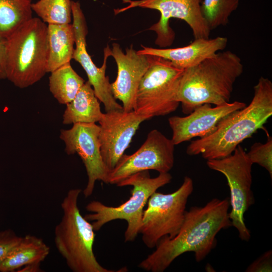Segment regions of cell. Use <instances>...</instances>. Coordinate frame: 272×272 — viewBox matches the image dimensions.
I'll return each mask as SVG.
<instances>
[{"mask_svg":"<svg viewBox=\"0 0 272 272\" xmlns=\"http://www.w3.org/2000/svg\"><path fill=\"white\" fill-rule=\"evenodd\" d=\"M229 207L228 198H214L202 207H192L186 211L176 236L162 238L155 250L138 266L148 271L163 272L176 258L187 252H194L196 262L202 261L215 247L218 233L232 226Z\"/></svg>","mask_w":272,"mask_h":272,"instance_id":"cell-1","label":"cell"},{"mask_svg":"<svg viewBox=\"0 0 272 272\" xmlns=\"http://www.w3.org/2000/svg\"><path fill=\"white\" fill-rule=\"evenodd\" d=\"M249 105L223 118L210 134L192 141L186 153L201 154L208 160L219 159L231 155L243 141L251 137L272 115V82L261 77L254 86Z\"/></svg>","mask_w":272,"mask_h":272,"instance_id":"cell-2","label":"cell"},{"mask_svg":"<svg viewBox=\"0 0 272 272\" xmlns=\"http://www.w3.org/2000/svg\"><path fill=\"white\" fill-rule=\"evenodd\" d=\"M243 72L241 58L230 50L217 52L185 69L177 93L183 113L188 114L204 104L229 103L234 83Z\"/></svg>","mask_w":272,"mask_h":272,"instance_id":"cell-3","label":"cell"},{"mask_svg":"<svg viewBox=\"0 0 272 272\" xmlns=\"http://www.w3.org/2000/svg\"><path fill=\"white\" fill-rule=\"evenodd\" d=\"M81 192L69 190L61 203L63 214L54 229L55 246L74 272H114L101 265L94 254L95 230L78 207Z\"/></svg>","mask_w":272,"mask_h":272,"instance_id":"cell-4","label":"cell"},{"mask_svg":"<svg viewBox=\"0 0 272 272\" xmlns=\"http://www.w3.org/2000/svg\"><path fill=\"white\" fill-rule=\"evenodd\" d=\"M7 79L19 88L40 81L47 73V25L32 18L5 39Z\"/></svg>","mask_w":272,"mask_h":272,"instance_id":"cell-5","label":"cell"},{"mask_svg":"<svg viewBox=\"0 0 272 272\" xmlns=\"http://www.w3.org/2000/svg\"><path fill=\"white\" fill-rule=\"evenodd\" d=\"M172 177L168 173H159L150 177L148 170L133 174L122 180L116 185L131 186V196L117 207L106 206L97 200L88 203L86 210L90 212L84 217L97 231L106 224L115 220H124L127 223L124 233V242H133L138 235L142 223L144 207L149 197L159 188L169 183Z\"/></svg>","mask_w":272,"mask_h":272,"instance_id":"cell-6","label":"cell"},{"mask_svg":"<svg viewBox=\"0 0 272 272\" xmlns=\"http://www.w3.org/2000/svg\"><path fill=\"white\" fill-rule=\"evenodd\" d=\"M193 190L192 179L185 176L175 191H156L149 197L139 230L147 247L155 248L165 236L172 238L176 236L183 222L187 200Z\"/></svg>","mask_w":272,"mask_h":272,"instance_id":"cell-7","label":"cell"},{"mask_svg":"<svg viewBox=\"0 0 272 272\" xmlns=\"http://www.w3.org/2000/svg\"><path fill=\"white\" fill-rule=\"evenodd\" d=\"M183 71L166 59L154 56L140 83L134 110L150 118L175 111L180 104L177 93Z\"/></svg>","mask_w":272,"mask_h":272,"instance_id":"cell-8","label":"cell"},{"mask_svg":"<svg viewBox=\"0 0 272 272\" xmlns=\"http://www.w3.org/2000/svg\"><path fill=\"white\" fill-rule=\"evenodd\" d=\"M207 164L210 169L220 172L227 179L231 207L229 217L232 226L237 230L239 238L248 241L251 233L245 224L244 215L254 203L251 190L253 164L239 145L231 155L219 159L208 160Z\"/></svg>","mask_w":272,"mask_h":272,"instance_id":"cell-9","label":"cell"},{"mask_svg":"<svg viewBox=\"0 0 272 272\" xmlns=\"http://www.w3.org/2000/svg\"><path fill=\"white\" fill-rule=\"evenodd\" d=\"M201 0H122L128 4L124 8L115 9V15L129 9L140 7L158 11L160 13L159 21L149 30L157 34L155 44L163 47L170 46L175 34L170 27L171 18L182 20L191 28L194 39L210 38L209 28L201 13Z\"/></svg>","mask_w":272,"mask_h":272,"instance_id":"cell-10","label":"cell"},{"mask_svg":"<svg viewBox=\"0 0 272 272\" xmlns=\"http://www.w3.org/2000/svg\"><path fill=\"white\" fill-rule=\"evenodd\" d=\"M175 146L158 130L150 131L136 152L123 154L120 158L109 172L108 183L116 185L133 174L149 170L168 173L174 166Z\"/></svg>","mask_w":272,"mask_h":272,"instance_id":"cell-11","label":"cell"},{"mask_svg":"<svg viewBox=\"0 0 272 272\" xmlns=\"http://www.w3.org/2000/svg\"><path fill=\"white\" fill-rule=\"evenodd\" d=\"M99 132V126L96 123H77L70 129L60 130L65 153L78 154L85 167L88 181L83 193L86 198L92 194L97 181L108 183L110 170L102 159Z\"/></svg>","mask_w":272,"mask_h":272,"instance_id":"cell-12","label":"cell"},{"mask_svg":"<svg viewBox=\"0 0 272 272\" xmlns=\"http://www.w3.org/2000/svg\"><path fill=\"white\" fill-rule=\"evenodd\" d=\"M72 13L76 45L73 59L78 62L85 71L88 81L93 87L96 97L104 104L106 112L123 110L122 106L113 97L111 83L105 74L107 61L110 56V48L108 45L104 48L103 63L100 67H97L86 49L87 28L79 2L72 1Z\"/></svg>","mask_w":272,"mask_h":272,"instance_id":"cell-13","label":"cell"},{"mask_svg":"<svg viewBox=\"0 0 272 272\" xmlns=\"http://www.w3.org/2000/svg\"><path fill=\"white\" fill-rule=\"evenodd\" d=\"M149 119L135 110H115L103 113L98 122V137L103 160L110 171L129 147L141 123Z\"/></svg>","mask_w":272,"mask_h":272,"instance_id":"cell-14","label":"cell"},{"mask_svg":"<svg viewBox=\"0 0 272 272\" xmlns=\"http://www.w3.org/2000/svg\"><path fill=\"white\" fill-rule=\"evenodd\" d=\"M110 55L114 58L117 66V78L111 83L113 97L122 102L123 111L134 110L140 83L151 64L154 56L139 53L132 45L124 53L116 43L112 44Z\"/></svg>","mask_w":272,"mask_h":272,"instance_id":"cell-15","label":"cell"},{"mask_svg":"<svg viewBox=\"0 0 272 272\" xmlns=\"http://www.w3.org/2000/svg\"><path fill=\"white\" fill-rule=\"evenodd\" d=\"M246 106L245 103L237 101L214 107L210 104H204L187 116L170 117L168 122L172 131L171 140L177 145L196 137H205L215 130L223 118Z\"/></svg>","mask_w":272,"mask_h":272,"instance_id":"cell-16","label":"cell"},{"mask_svg":"<svg viewBox=\"0 0 272 272\" xmlns=\"http://www.w3.org/2000/svg\"><path fill=\"white\" fill-rule=\"evenodd\" d=\"M228 39L224 37L194 39L189 45L174 48H155L142 46L137 51L142 54L154 55L170 61L175 67L184 70L223 50Z\"/></svg>","mask_w":272,"mask_h":272,"instance_id":"cell-17","label":"cell"},{"mask_svg":"<svg viewBox=\"0 0 272 272\" xmlns=\"http://www.w3.org/2000/svg\"><path fill=\"white\" fill-rule=\"evenodd\" d=\"M74 44L72 24L47 25V73L70 62L73 59Z\"/></svg>","mask_w":272,"mask_h":272,"instance_id":"cell-18","label":"cell"},{"mask_svg":"<svg viewBox=\"0 0 272 272\" xmlns=\"http://www.w3.org/2000/svg\"><path fill=\"white\" fill-rule=\"evenodd\" d=\"M98 100L91 85L88 81L85 82L74 99L66 104L62 123L67 125L99 122L104 113L101 110Z\"/></svg>","mask_w":272,"mask_h":272,"instance_id":"cell-19","label":"cell"},{"mask_svg":"<svg viewBox=\"0 0 272 272\" xmlns=\"http://www.w3.org/2000/svg\"><path fill=\"white\" fill-rule=\"evenodd\" d=\"M50 251L43 240L35 236L27 235L20 241L0 264V272L17 271L23 266L33 263H41Z\"/></svg>","mask_w":272,"mask_h":272,"instance_id":"cell-20","label":"cell"},{"mask_svg":"<svg viewBox=\"0 0 272 272\" xmlns=\"http://www.w3.org/2000/svg\"><path fill=\"white\" fill-rule=\"evenodd\" d=\"M50 73L49 90L61 104L66 105L72 101L85 83L73 69L70 62L62 65Z\"/></svg>","mask_w":272,"mask_h":272,"instance_id":"cell-21","label":"cell"},{"mask_svg":"<svg viewBox=\"0 0 272 272\" xmlns=\"http://www.w3.org/2000/svg\"><path fill=\"white\" fill-rule=\"evenodd\" d=\"M32 1L0 0V39H7L32 18Z\"/></svg>","mask_w":272,"mask_h":272,"instance_id":"cell-22","label":"cell"},{"mask_svg":"<svg viewBox=\"0 0 272 272\" xmlns=\"http://www.w3.org/2000/svg\"><path fill=\"white\" fill-rule=\"evenodd\" d=\"M32 9L46 24H67L72 20L71 0H38Z\"/></svg>","mask_w":272,"mask_h":272,"instance_id":"cell-23","label":"cell"},{"mask_svg":"<svg viewBox=\"0 0 272 272\" xmlns=\"http://www.w3.org/2000/svg\"><path fill=\"white\" fill-rule=\"evenodd\" d=\"M239 3V0H203L201 3V13L210 30L226 25Z\"/></svg>","mask_w":272,"mask_h":272,"instance_id":"cell-24","label":"cell"},{"mask_svg":"<svg viewBox=\"0 0 272 272\" xmlns=\"http://www.w3.org/2000/svg\"><path fill=\"white\" fill-rule=\"evenodd\" d=\"M247 155L252 164H257L266 169L272 177V139L268 136L265 143L253 144Z\"/></svg>","mask_w":272,"mask_h":272,"instance_id":"cell-25","label":"cell"},{"mask_svg":"<svg viewBox=\"0 0 272 272\" xmlns=\"http://www.w3.org/2000/svg\"><path fill=\"white\" fill-rule=\"evenodd\" d=\"M21 238L11 229L0 232V264L18 244Z\"/></svg>","mask_w":272,"mask_h":272,"instance_id":"cell-26","label":"cell"},{"mask_svg":"<svg viewBox=\"0 0 272 272\" xmlns=\"http://www.w3.org/2000/svg\"><path fill=\"white\" fill-rule=\"evenodd\" d=\"M272 271V251L269 250L252 262L246 269V272Z\"/></svg>","mask_w":272,"mask_h":272,"instance_id":"cell-27","label":"cell"},{"mask_svg":"<svg viewBox=\"0 0 272 272\" xmlns=\"http://www.w3.org/2000/svg\"><path fill=\"white\" fill-rule=\"evenodd\" d=\"M7 79L5 39H0V80Z\"/></svg>","mask_w":272,"mask_h":272,"instance_id":"cell-28","label":"cell"},{"mask_svg":"<svg viewBox=\"0 0 272 272\" xmlns=\"http://www.w3.org/2000/svg\"><path fill=\"white\" fill-rule=\"evenodd\" d=\"M40 263H33L26 265L17 271L19 272H40L42 269L40 266Z\"/></svg>","mask_w":272,"mask_h":272,"instance_id":"cell-29","label":"cell"}]
</instances>
